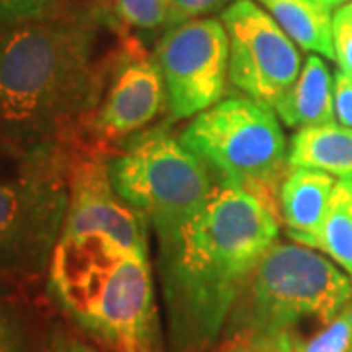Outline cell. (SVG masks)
I'll return each mask as SVG.
<instances>
[{
    "label": "cell",
    "mask_w": 352,
    "mask_h": 352,
    "mask_svg": "<svg viewBox=\"0 0 352 352\" xmlns=\"http://www.w3.org/2000/svg\"><path fill=\"white\" fill-rule=\"evenodd\" d=\"M280 235L276 204L215 184L186 226L159 241L170 352H208L221 337L256 263Z\"/></svg>",
    "instance_id": "obj_1"
},
{
    "label": "cell",
    "mask_w": 352,
    "mask_h": 352,
    "mask_svg": "<svg viewBox=\"0 0 352 352\" xmlns=\"http://www.w3.org/2000/svg\"><path fill=\"white\" fill-rule=\"evenodd\" d=\"M102 8L8 25L0 36V126L16 139H55L87 120L112 76L116 51L98 57Z\"/></svg>",
    "instance_id": "obj_2"
},
{
    "label": "cell",
    "mask_w": 352,
    "mask_h": 352,
    "mask_svg": "<svg viewBox=\"0 0 352 352\" xmlns=\"http://www.w3.org/2000/svg\"><path fill=\"white\" fill-rule=\"evenodd\" d=\"M53 300L108 349L161 352L149 251L102 233L61 235L47 266Z\"/></svg>",
    "instance_id": "obj_3"
},
{
    "label": "cell",
    "mask_w": 352,
    "mask_h": 352,
    "mask_svg": "<svg viewBox=\"0 0 352 352\" xmlns=\"http://www.w3.org/2000/svg\"><path fill=\"white\" fill-rule=\"evenodd\" d=\"M352 302L351 276L302 243H272L252 270L227 321L231 335H292L305 321L321 327Z\"/></svg>",
    "instance_id": "obj_4"
},
{
    "label": "cell",
    "mask_w": 352,
    "mask_h": 352,
    "mask_svg": "<svg viewBox=\"0 0 352 352\" xmlns=\"http://www.w3.org/2000/svg\"><path fill=\"white\" fill-rule=\"evenodd\" d=\"M73 153L59 139L0 151V270L39 272L63 235Z\"/></svg>",
    "instance_id": "obj_5"
},
{
    "label": "cell",
    "mask_w": 352,
    "mask_h": 352,
    "mask_svg": "<svg viewBox=\"0 0 352 352\" xmlns=\"http://www.w3.org/2000/svg\"><path fill=\"white\" fill-rule=\"evenodd\" d=\"M180 143L210 175L276 204L288 173V143L276 112L247 94H233L192 118Z\"/></svg>",
    "instance_id": "obj_6"
},
{
    "label": "cell",
    "mask_w": 352,
    "mask_h": 352,
    "mask_svg": "<svg viewBox=\"0 0 352 352\" xmlns=\"http://www.w3.org/2000/svg\"><path fill=\"white\" fill-rule=\"evenodd\" d=\"M113 190L155 229L157 241L178 233L208 201L212 175L180 139L155 129L108 159Z\"/></svg>",
    "instance_id": "obj_7"
},
{
    "label": "cell",
    "mask_w": 352,
    "mask_h": 352,
    "mask_svg": "<svg viewBox=\"0 0 352 352\" xmlns=\"http://www.w3.org/2000/svg\"><path fill=\"white\" fill-rule=\"evenodd\" d=\"M219 20L229 36V82L274 110L302 73L300 47L254 0H231Z\"/></svg>",
    "instance_id": "obj_8"
},
{
    "label": "cell",
    "mask_w": 352,
    "mask_h": 352,
    "mask_svg": "<svg viewBox=\"0 0 352 352\" xmlns=\"http://www.w3.org/2000/svg\"><path fill=\"white\" fill-rule=\"evenodd\" d=\"M155 59L170 118H194L223 98L229 80V36L219 18H196L166 28Z\"/></svg>",
    "instance_id": "obj_9"
},
{
    "label": "cell",
    "mask_w": 352,
    "mask_h": 352,
    "mask_svg": "<svg viewBox=\"0 0 352 352\" xmlns=\"http://www.w3.org/2000/svg\"><path fill=\"white\" fill-rule=\"evenodd\" d=\"M164 108H168L166 88L155 55L135 39L122 38L108 87L87 118L92 135L104 143L126 139L149 126Z\"/></svg>",
    "instance_id": "obj_10"
},
{
    "label": "cell",
    "mask_w": 352,
    "mask_h": 352,
    "mask_svg": "<svg viewBox=\"0 0 352 352\" xmlns=\"http://www.w3.org/2000/svg\"><path fill=\"white\" fill-rule=\"evenodd\" d=\"M145 226H149L145 217L113 190L108 159H102L98 153H73L63 235L102 233L126 247L149 251Z\"/></svg>",
    "instance_id": "obj_11"
},
{
    "label": "cell",
    "mask_w": 352,
    "mask_h": 352,
    "mask_svg": "<svg viewBox=\"0 0 352 352\" xmlns=\"http://www.w3.org/2000/svg\"><path fill=\"white\" fill-rule=\"evenodd\" d=\"M339 180L311 168H288L278 190V215L296 243L311 239L325 219Z\"/></svg>",
    "instance_id": "obj_12"
},
{
    "label": "cell",
    "mask_w": 352,
    "mask_h": 352,
    "mask_svg": "<svg viewBox=\"0 0 352 352\" xmlns=\"http://www.w3.org/2000/svg\"><path fill=\"white\" fill-rule=\"evenodd\" d=\"M335 76L321 55H309L302 73L289 92L274 108V112L289 127L321 126L335 122Z\"/></svg>",
    "instance_id": "obj_13"
},
{
    "label": "cell",
    "mask_w": 352,
    "mask_h": 352,
    "mask_svg": "<svg viewBox=\"0 0 352 352\" xmlns=\"http://www.w3.org/2000/svg\"><path fill=\"white\" fill-rule=\"evenodd\" d=\"M288 166L352 182V129L335 122L300 127L288 145Z\"/></svg>",
    "instance_id": "obj_14"
},
{
    "label": "cell",
    "mask_w": 352,
    "mask_h": 352,
    "mask_svg": "<svg viewBox=\"0 0 352 352\" xmlns=\"http://www.w3.org/2000/svg\"><path fill=\"white\" fill-rule=\"evenodd\" d=\"M303 51L335 61L333 12L317 0H256Z\"/></svg>",
    "instance_id": "obj_15"
},
{
    "label": "cell",
    "mask_w": 352,
    "mask_h": 352,
    "mask_svg": "<svg viewBox=\"0 0 352 352\" xmlns=\"http://www.w3.org/2000/svg\"><path fill=\"white\" fill-rule=\"evenodd\" d=\"M302 245L327 254L352 280V182H337L319 231Z\"/></svg>",
    "instance_id": "obj_16"
},
{
    "label": "cell",
    "mask_w": 352,
    "mask_h": 352,
    "mask_svg": "<svg viewBox=\"0 0 352 352\" xmlns=\"http://www.w3.org/2000/svg\"><path fill=\"white\" fill-rule=\"evenodd\" d=\"M113 22L124 28L151 32L166 25L168 0H110Z\"/></svg>",
    "instance_id": "obj_17"
},
{
    "label": "cell",
    "mask_w": 352,
    "mask_h": 352,
    "mask_svg": "<svg viewBox=\"0 0 352 352\" xmlns=\"http://www.w3.org/2000/svg\"><path fill=\"white\" fill-rule=\"evenodd\" d=\"M294 352H352V302L311 339L296 340Z\"/></svg>",
    "instance_id": "obj_18"
},
{
    "label": "cell",
    "mask_w": 352,
    "mask_h": 352,
    "mask_svg": "<svg viewBox=\"0 0 352 352\" xmlns=\"http://www.w3.org/2000/svg\"><path fill=\"white\" fill-rule=\"evenodd\" d=\"M292 335H231L217 352H294Z\"/></svg>",
    "instance_id": "obj_19"
},
{
    "label": "cell",
    "mask_w": 352,
    "mask_h": 352,
    "mask_svg": "<svg viewBox=\"0 0 352 352\" xmlns=\"http://www.w3.org/2000/svg\"><path fill=\"white\" fill-rule=\"evenodd\" d=\"M333 45L339 71L352 76V14L344 6L333 14Z\"/></svg>",
    "instance_id": "obj_20"
},
{
    "label": "cell",
    "mask_w": 352,
    "mask_h": 352,
    "mask_svg": "<svg viewBox=\"0 0 352 352\" xmlns=\"http://www.w3.org/2000/svg\"><path fill=\"white\" fill-rule=\"evenodd\" d=\"M55 0H0V24L16 25L50 14Z\"/></svg>",
    "instance_id": "obj_21"
},
{
    "label": "cell",
    "mask_w": 352,
    "mask_h": 352,
    "mask_svg": "<svg viewBox=\"0 0 352 352\" xmlns=\"http://www.w3.org/2000/svg\"><path fill=\"white\" fill-rule=\"evenodd\" d=\"M229 0H168V18L164 28L184 24L188 20L206 18L208 14L219 10Z\"/></svg>",
    "instance_id": "obj_22"
},
{
    "label": "cell",
    "mask_w": 352,
    "mask_h": 352,
    "mask_svg": "<svg viewBox=\"0 0 352 352\" xmlns=\"http://www.w3.org/2000/svg\"><path fill=\"white\" fill-rule=\"evenodd\" d=\"M0 352H28L22 321L12 309L0 305Z\"/></svg>",
    "instance_id": "obj_23"
},
{
    "label": "cell",
    "mask_w": 352,
    "mask_h": 352,
    "mask_svg": "<svg viewBox=\"0 0 352 352\" xmlns=\"http://www.w3.org/2000/svg\"><path fill=\"white\" fill-rule=\"evenodd\" d=\"M333 98H335V120L340 126L352 129V76L342 71L335 73Z\"/></svg>",
    "instance_id": "obj_24"
},
{
    "label": "cell",
    "mask_w": 352,
    "mask_h": 352,
    "mask_svg": "<svg viewBox=\"0 0 352 352\" xmlns=\"http://www.w3.org/2000/svg\"><path fill=\"white\" fill-rule=\"evenodd\" d=\"M43 352H100L85 339L76 337L69 331L57 329L50 335V339L43 346Z\"/></svg>",
    "instance_id": "obj_25"
},
{
    "label": "cell",
    "mask_w": 352,
    "mask_h": 352,
    "mask_svg": "<svg viewBox=\"0 0 352 352\" xmlns=\"http://www.w3.org/2000/svg\"><path fill=\"white\" fill-rule=\"evenodd\" d=\"M323 8H327L329 12H333V10H339L342 6H346V4H351L352 0H317Z\"/></svg>",
    "instance_id": "obj_26"
},
{
    "label": "cell",
    "mask_w": 352,
    "mask_h": 352,
    "mask_svg": "<svg viewBox=\"0 0 352 352\" xmlns=\"http://www.w3.org/2000/svg\"><path fill=\"white\" fill-rule=\"evenodd\" d=\"M108 352H135L131 349H126V346H120V349H108Z\"/></svg>",
    "instance_id": "obj_27"
},
{
    "label": "cell",
    "mask_w": 352,
    "mask_h": 352,
    "mask_svg": "<svg viewBox=\"0 0 352 352\" xmlns=\"http://www.w3.org/2000/svg\"><path fill=\"white\" fill-rule=\"evenodd\" d=\"M344 8H346V10H349V12L352 14V2H351V4H346V6H344Z\"/></svg>",
    "instance_id": "obj_28"
},
{
    "label": "cell",
    "mask_w": 352,
    "mask_h": 352,
    "mask_svg": "<svg viewBox=\"0 0 352 352\" xmlns=\"http://www.w3.org/2000/svg\"><path fill=\"white\" fill-rule=\"evenodd\" d=\"M106 2H110V0H106Z\"/></svg>",
    "instance_id": "obj_29"
}]
</instances>
